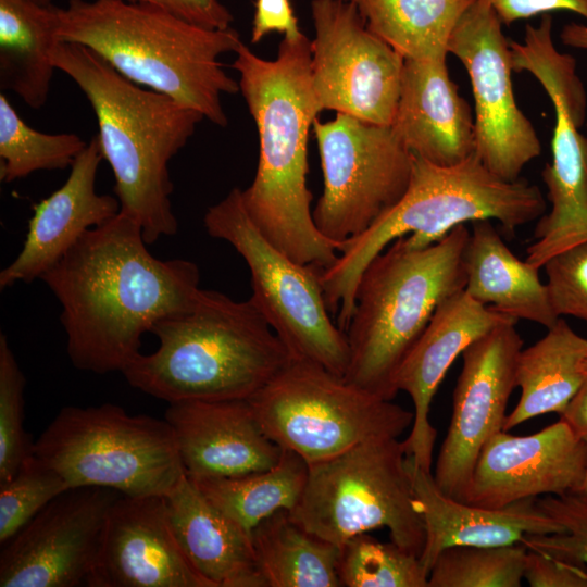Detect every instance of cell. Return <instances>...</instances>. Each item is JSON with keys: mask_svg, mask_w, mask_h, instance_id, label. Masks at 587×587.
<instances>
[{"mask_svg": "<svg viewBox=\"0 0 587 587\" xmlns=\"http://www.w3.org/2000/svg\"><path fill=\"white\" fill-rule=\"evenodd\" d=\"M40 279L61 304L72 364L96 374L122 373L142 335L191 308L201 290L196 263L152 255L138 222L122 212L88 230Z\"/></svg>", "mask_w": 587, "mask_h": 587, "instance_id": "cell-1", "label": "cell"}, {"mask_svg": "<svg viewBox=\"0 0 587 587\" xmlns=\"http://www.w3.org/2000/svg\"><path fill=\"white\" fill-rule=\"evenodd\" d=\"M232 67L259 134L254 178L242 190L245 208L260 232L294 261L325 270L339 255L317 229L307 185L308 138L321 113L311 83V40L284 37L275 60L243 42Z\"/></svg>", "mask_w": 587, "mask_h": 587, "instance_id": "cell-2", "label": "cell"}, {"mask_svg": "<svg viewBox=\"0 0 587 587\" xmlns=\"http://www.w3.org/2000/svg\"><path fill=\"white\" fill-rule=\"evenodd\" d=\"M55 67L87 97L98 122L99 148L114 175L120 212L141 227L147 245L173 236L168 163L193 135L203 115L173 98L143 89L89 48L58 41L50 51Z\"/></svg>", "mask_w": 587, "mask_h": 587, "instance_id": "cell-3", "label": "cell"}, {"mask_svg": "<svg viewBox=\"0 0 587 587\" xmlns=\"http://www.w3.org/2000/svg\"><path fill=\"white\" fill-rule=\"evenodd\" d=\"M60 41L85 46L139 86L227 125L223 95L239 84L218 58L242 42L238 32L207 28L162 8L125 0H70L59 8Z\"/></svg>", "mask_w": 587, "mask_h": 587, "instance_id": "cell-4", "label": "cell"}, {"mask_svg": "<svg viewBox=\"0 0 587 587\" xmlns=\"http://www.w3.org/2000/svg\"><path fill=\"white\" fill-rule=\"evenodd\" d=\"M155 351L123 370L127 383L168 403L248 399L294 360L249 298L201 289L193 305L157 321Z\"/></svg>", "mask_w": 587, "mask_h": 587, "instance_id": "cell-5", "label": "cell"}, {"mask_svg": "<svg viewBox=\"0 0 587 587\" xmlns=\"http://www.w3.org/2000/svg\"><path fill=\"white\" fill-rule=\"evenodd\" d=\"M545 211L546 201L536 185L499 177L475 153L450 166L413 154L411 180L401 200L369 229L347 240L334 264L321 270L327 308L346 330L364 268L399 237L405 236L413 248H425L455 226L478 220H495L513 234Z\"/></svg>", "mask_w": 587, "mask_h": 587, "instance_id": "cell-6", "label": "cell"}, {"mask_svg": "<svg viewBox=\"0 0 587 587\" xmlns=\"http://www.w3.org/2000/svg\"><path fill=\"white\" fill-rule=\"evenodd\" d=\"M471 232L464 224L425 248L399 237L364 268L346 329L350 384L392 400L395 377L403 359L428 324L437 305L464 290V251Z\"/></svg>", "mask_w": 587, "mask_h": 587, "instance_id": "cell-7", "label": "cell"}, {"mask_svg": "<svg viewBox=\"0 0 587 587\" xmlns=\"http://www.w3.org/2000/svg\"><path fill=\"white\" fill-rule=\"evenodd\" d=\"M33 454L68 485L128 497L165 496L185 475L171 425L122 407H64L33 444Z\"/></svg>", "mask_w": 587, "mask_h": 587, "instance_id": "cell-8", "label": "cell"}, {"mask_svg": "<svg viewBox=\"0 0 587 587\" xmlns=\"http://www.w3.org/2000/svg\"><path fill=\"white\" fill-rule=\"evenodd\" d=\"M405 459L403 441L377 437L310 464L302 496L289 513L339 547L352 536L386 527L391 541L420 557L425 526Z\"/></svg>", "mask_w": 587, "mask_h": 587, "instance_id": "cell-9", "label": "cell"}, {"mask_svg": "<svg viewBox=\"0 0 587 587\" xmlns=\"http://www.w3.org/2000/svg\"><path fill=\"white\" fill-rule=\"evenodd\" d=\"M248 401L266 436L309 465L372 438H398L414 420L391 400L298 359Z\"/></svg>", "mask_w": 587, "mask_h": 587, "instance_id": "cell-10", "label": "cell"}, {"mask_svg": "<svg viewBox=\"0 0 587 587\" xmlns=\"http://www.w3.org/2000/svg\"><path fill=\"white\" fill-rule=\"evenodd\" d=\"M203 224L210 236L228 242L243 258L251 275L250 299L294 359L344 377L349 345L330 317L321 270L294 261L266 239L249 216L239 188L210 207Z\"/></svg>", "mask_w": 587, "mask_h": 587, "instance_id": "cell-11", "label": "cell"}, {"mask_svg": "<svg viewBox=\"0 0 587 587\" xmlns=\"http://www.w3.org/2000/svg\"><path fill=\"white\" fill-rule=\"evenodd\" d=\"M324 190L312 211L321 234L336 243L352 239L388 213L404 196L413 153L391 126L336 113L313 123Z\"/></svg>", "mask_w": 587, "mask_h": 587, "instance_id": "cell-12", "label": "cell"}, {"mask_svg": "<svg viewBox=\"0 0 587 587\" xmlns=\"http://www.w3.org/2000/svg\"><path fill=\"white\" fill-rule=\"evenodd\" d=\"M311 83L320 111L390 126L404 58L365 25L351 0H312Z\"/></svg>", "mask_w": 587, "mask_h": 587, "instance_id": "cell-13", "label": "cell"}, {"mask_svg": "<svg viewBox=\"0 0 587 587\" xmlns=\"http://www.w3.org/2000/svg\"><path fill=\"white\" fill-rule=\"evenodd\" d=\"M502 25L485 0H475L459 20L448 50L471 79L475 154L494 174L512 182L540 155L541 143L515 101L510 45Z\"/></svg>", "mask_w": 587, "mask_h": 587, "instance_id": "cell-14", "label": "cell"}, {"mask_svg": "<svg viewBox=\"0 0 587 587\" xmlns=\"http://www.w3.org/2000/svg\"><path fill=\"white\" fill-rule=\"evenodd\" d=\"M120 496L110 488L77 487L52 500L2 545L0 587L87 586Z\"/></svg>", "mask_w": 587, "mask_h": 587, "instance_id": "cell-15", "label": "cell"}, {"mask_svg": "<svg viewBox=\"0 0 587 587\" xmlns=\"http://www.w3.org/2000/svg\"><path fill=\"white\" fill-rule=\"evenodd\" d=\"M523 339L515 324L496 327L462 352L447 436L433 474L448 497L466 502L472 474L485 442L503 430L509 398L516 387Z\"/></svg>", "mask_w": 587, "mask_h": 587, "instance_id": "cell-16", "label": "cell"}, {"mask_svg": "<svg viewBox=\"0 0 587 587\" xmlns=\"http://www.w3.org/2000/svg\"><path fill=\"white\" fill-rule=\"evenodd\" d=\"M587 473V441L562 419L538 433L494 434L483 446L467 503L499 509L539 496L578 491Z\"/></svg>", "mask_w": 587, "mask_h": 587, "instance_id": "cell-17", "label": "cell"}, {"mask_svg": "<svg viewBox=\"0 0 587 587\" xmlns=\"http://www.w3.org/2000/svg\"><path fill=\"white\" fill-rule=\"evenodd\" d=\"M88 587H213L191 564L171 526L164 496L113 503Z\"/></svg>", "mask_w": 587, "mask_h": 587, "instance_id": "cell-18", "label": "cell"}, {"mask_svg": "<svg viewBox=\"0 0 587 587\" xmlns=\"http://www.w3.org/2000/svg\"><path fill=\"white\" fill-rule=\"evenodd\" d=\"M516 322L464 290L447 297L435 309L395 377L397 392L409 394L414 405L412 428L403 441L407 455L423 470L432 472L437 436L428 420L430 403L449 367L472 342L498 326Z\"/></svg>", "mask_w": 587, "mask_h": 587, "instance_id": "cell-19", "label": "cell"}, {"mask_svg": "<svg viewBox=\"0 0 587 587\" xmlns=\"http://www.w3.org/2000/svg\"><path fill=\"white\" fill-rule=\"evenodd\" d=\"M185 474L234 477L273 467L283 449L263 432L248 399L168 403Z\"/></svg>", "mask_w": 587, "mask_h": 587, "instance_id": "cell-20", "label": "cell"}, {"mask_svg": "<svg viewBox=\"0 0 587 587\" xmlns=\"http://www.w3.org/2000/svg\"><path fill=\"white\" fill-rule=\"evenodd\" d=\"M102 160L95 136L73 162L65 183L34 207L18 254L0 272L1 290L41 278L88 230L120 212L116 197L96 190Z\"/></svg>", "mask_w": 587, "mask_h": 587, "instance_id": "cell-21", "label": "cell"}, {"mask_svg": "<svg viewBox=\"0 0 587 587\" xmlns=\"http://www.w3.org/2000/svg\"><path fill=\"white\" fill-rule=\"evenodd\" d=\"M413 154L440 166L475 153L474 114L451 80L446 58L405 60L390 125Z\"/></svg>", "mask_w": 587, "mask_h": 587, "instance_id": "cell-22", "label": "cell"}, {"mask_svg": "<svg viewBox=\"0 0 587 587\" xmlns=\"http://www.w3.org/2000/svg\"><path fill=\"white\" fill-rule=\"evenodd\" d=\"M414 494L425 526L420 561L428 574L438 554L452 546H509L526 535L562 533L564 528L528 498L499 509L462 502L446 496L432 472L407 455Z\"/></svg>", "mask_w": 587, "mask_h": 587, "instance_id": "cell-23", "label": "cell"}, {"mask_svg": "<svg viewBox=\"0 0 587 587\" xmlns=\"http://www.w3.org/2000/svg\"><path fill=\"white\" fill-rule=\"evenodd\" d=\"M164 498L177 541L213 587H266L251 534L214 507L186 474Z\"/></svg>", "mask_w": 587, "mask_h": 587, "instance_id": "cell-24", "label": "cell"}, {"mask_svg": "<svg viewBox=\"0 0 587 587\" xmlns=\"http://www.w3.org/2000/svg\"><path fill=\"white\" fill-rule=\"evenodd\" d=\"M464 291L477 302L515 320L553 326L555 315L538 268L513 254L492 221L472 222L464 251Z\"/></svg>", "mask_w": 587, "mask_h": 587, "instance_id": "cell-25", "label": "cell"}, {"mask_svg": "<svg viewBox=\"0 0 587 587\" xmlns=\"http://www.w3.org/2000/svg\"><path fill=\"white\" fill-rule=\"evenodd\" d=\"M587 376V339L561 317L547 334L520 352L516 387L521 396L503 430L535 416L561 414Z\"/></svg>", "mask_w": 587, "mask_h": 587, "instance_id": "cell-26", "label": "cell"}, {"mask_svg": "<svg viewBox=\"0 0 587 587\" xmlns=\"http://www.w3.org/2000/svg\"><path fill=\"white\" fill-rule=\"evenodd\" d=\"M59 8L33 0H0V89L28 107L48 100L55 70L50 51L59 41Z\"/></svg>", "mask_w": 587, "mask_h": 587, "instance_id": "cell-27", "label": "cell"}, {"mask_svg": "<svg viewBox=\"0 0 587 587\" xmlns=\"http://www.w3.org/2000/svg\"><path fill=\"white\" fill-rule=\"evenodd\" d=\"M541 176L551 209L539 217L526 262L540 268L553 255L587 242V137L553 138Z\"/></svg>", "mask_w": 587, "mask_h": 587, "instance_id": "cell-28", "label": "cell"}, {"mask_svg": "<svg viewBox=\"0 0 587 587\" xmlns=\"http://www.w3.org/2000/svg\"><path fill=\"white\" fill-rule=\"evenodd\" d=\"M251 539L266 587H341L340 547L310 533L289 511L262 520Z\"/></svg>", "mask_w": 587, "mask_h": 587, "instance_id": "cell-29", "label": "cell"}, {"mask_svg": "<svg viewBox=\"0 0 587 587\" xmlns=\"http://www.w3.org/2000/svg\"><path fill=\"white\" fill-rule=\"evenodd\" d=\"M366 27L404 60L447 58L449 40L475 0H351Z\"/></svg>", "mask_w": 587, "mask_h": 587, "instance_id": "cell-30", "label": "cell"}, {"mask_svg": "<svg viewBox=\"0 0 587 587\" xmlns=\"http://www.w3.org/2000/svg\"><path fill=\"white\" fill-rule=\"evenodd\" d=\"M308 473L304 459L283 449L277 464L265 471L234 477L188 478L214 507L251 534L265 517L296 508Z\"/></svg>", "mask_w": 587, "mask_h": 587, "instance_id": "cell-31", "label": "cell"}, {"mask_svg": "<svg viewBox=\"0 0 587 587\" xmlns=\"http://www.w3.org/2000/svg\"><path fill=\"white\" fill-rule=\"evenodd\" d=\"M88 142L72 133L46 134L27 125L0 93V179L11 183L38 171L71 167Z\"/></svg>", "mask_w": 587, "mask_h": 587, "instance_id": "cell-32", "label": "cell"}, {"mask_svg": "<svg viewBox=\"0 0 587 587\" xmlns=\"http://www.w3.org/2000/svg\"><path fill=\"white\" fill-rule=\"evenodd\" d=\"M527 548L509 546H452L436 558L427 587H520Z\"/></svg>", "mask_w": 587, "mask_h": 587, "instance_id": "cell-33", "label": "cell"}, {"mask_svg": "<svg viewBox=\"0 0 587 587\" xmlns=\"http://www.w3.org/2000/svg\"><path fill=\"white\" fill-rule=\"evenodd\" d=\"M337 571L346 587H427L428 574L420 557L369 533L352 536L340 546Z\"/></svg>", "mask_w": 587, "mask_h": 587, "instance_id": "cell-34", "label": "cell"}, {"mask_svg": "<svg viewBox=\"0 0 587 587\" xmlns=\"http://www.w3.org/2000/svg\"><path fill=\"white\" fill-rule=\"evenodd\" d=\"M68 489L67 483L32 452L14 477L0 484L1 546Z\"/></svg>", "mask_w": 587, "mask_h": 587, "instance_id": "cell-35", "label": "cell"}, {"mask_svg": "<svg viewBox=\"0 0 587 587\" xmlns=\"http://www.w3.org/2000/svg\"><path fill=\"white\" fill-rule=\"evenodd\" d=\"M26 379L4 334L0 335V484L17 473L33 452L24 429Z\"/></svg>", "mask_w": 587, "mask_h": 587, "instance_id": "cell-36", "label": "cell"}, {"mask_svg": "<svg viewBox=\"0 0 587 587\" xmlns=\"http://www.w3.org/2000/svg\"><path fill=\"white\" fill-rule=\"evenodd\" d=\"M536 505L564 532L526 535L521 544L527 549L587 565V499L576 492L546 495L536 498Z\"/></svg>", "mask_w": 587, "mask_h": 587, "instance_id": "cell-37", "label": "cell"}, {"mask_svg": "<svg viewBox=\"0 0 587 587\" xmlns=\"http://www.w3.org/2000/svg\"><path fill=\"white\" fill-rule=\"evenodd\" d=\"M542 267L555 315H571L587 322V242L553 255Z\"/></svg>", "mask_w": 587, "mask_h": 587, "instance_id": "cell-38", "label": "cell"}, {"mask_svg": "<svg viewBox=\"0 0 587 587\" xmlns=\"http://www.w3.org/2000/svg\"><path fill=\"white\" fill-rule=\"evenodd\" d=\"M523 577L532 587H587V565L527 549Z\"/></svg>", "mask_w": 587, "mask_h": 587, "instance_id": "cell-39", "label": "cell"}, {"mask_svg": "<svg viewBox=\"0 0 587 587\" xmlns=\"http://www.w3.org/2000/svg\"><path fill=\"white\" fill-rule=\"evenodd\" d=\"M162 8L188 22L212 28H229L234 20L220 0H125Z\"/></svg>", "mask_w": 587, "mask_h": 587, "instance_id": "cell-40", "label": "cell"}, {"mask_svg": "<svg viewBox=\"0 0 587 587\" xmlns=\"http://www.w3.org/2000/svg\"><path fill=\"white\" fill-rule=\"evenodd\" d=\"M273 32L285 34L288 38L303 34L290 0H255L251 42L258 43Z\"/></svg>", "mask_w": 587, "mask_h": 587, "instance_id": "cell-41", "label": "cell"}, {"mask_svg": "<svg viewBox=\"0 0 587 587\" xmlns=\"http://www.w3.org/2000/svg\"><path fill=\"white\" fill-rule=\"evenodd\" d=\"M504 25L553 11H570L587 20V0H485Z\"/></svg>", "mask_w": 587, "mask_h": 587, "instance_id": "cell-42", "label": "cell"}, {"mask_svg": "<svg viewBox=\"0 0 587 587\" xmlns=\"http://www.w3.org/2000/svg\"><path fill=\"white\" fill-rule=\"evenodd\" d=\"M573 432L580 438L587 439V376L560 414Z\"/></svg>", "mask_w": 587, "mask_h": 587, "instance_id": "cell-43", "label": "cell"}, {"mask_svg": "<svg viewBox=\"0 0 587 587\" xmlns=\"http://www.w3.org/2000/svg\"><path fill=\"white\" fill-rule=\"evenodd\" d=\"M560 39L565 46L587 50V25L578 23L564 25Z\"/></svg>", "mask_w": 587, "mask_h": 587, "instance_id": "cell-44", "label": "cell"}, {"mask_svg": "<svg viewBox=\"0 0 587 587\" xmlns=\"http://www.w3.org/2000/svg\"><path fill=\"white\" fill-rule=\"evenodd\" d=\"M586 441H587V439H586ZM576 494H578L582 497H584L585 499H587V473H586L585 479H584L580 488L578 489V491H576Z\"/></svg>", "mask_w": 587, "mask_h": 587, "instance_id": "cell-45", "label": "cell"}, {"mask_svg": "<svg viewBox=\"0 0 587 587\" xmlns=\"http://www.w3.org/2000/svg\"><path fill=\"white\" fill-rule=\"evenodd\" d=\"M33 1L43 4V5H50L52 0H33Z\"/></svg>", "mask_w": 587, "mask_h": 587, "instance_id": "cell-46", "label": "cell"}]
</instances>
